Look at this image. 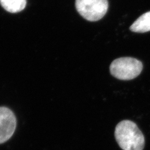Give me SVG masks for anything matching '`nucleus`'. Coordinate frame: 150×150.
<instances>
[{"label": "nucleus", "instance_id": "6", "mask_svg": "<svg viewBox=\"0 0 150 150\" xmlns=\"http://www.w3.org/2000/svg\"><path fill=\"white\" fill-rule=\"evenodd\" d=\"M2 7L11 13L22 11L26 6V0H0Z\"/></svg>", "mask_w": 150, "mask_h": 150}, {"label": "nucleus", "instance_id": "4", "mask_svg": "<svg viewBox=\"0 0 150 150\" xmlns=\"http://www.w3.org/2000/svg\"><path fill=\"white\" fill-rule=\"evenodd\" d=\"M16 127V118L14 113L7 107H0V144L11 139Z\"/></svg>", "mask_w": 150, "mask_h": 150}, {"label": "nucleus", "instance_id": "5", "mask_svg": "<svg viewBox=\"0 0 150 150\" xmlns=\"http://www.w3.org/2000/svg\"><path fill=\"white\" fill-rule=\"evenodd\" d=\"M131 31L137 33H145L150 31V11L139 17L130 26Z\"/></svg>", "mask_w": 150, "mask_h": 150}, {"label": "nucleus", "instance_id": "2", "mask_svg": "<svg viewBox=\"0 0 150 150\" xmlns=\"http://www.w3.org/2000/svg\"><path fill=\"white\" fill-rule=\"evenodd\" d=\"M142 62L132 57H121L115 59L110 67L111 75L121 80H131L142 72Z\"/></svg>", "mask_w": 150, "mask_h": 150}, {"label": "nucleus", "instance_id": "1", "mask_svg": "<svg viewBox=\"0 0 150 150\" xmlns=\"http://www.w3.org/2000/svg\"><path fill=\"white\" fill-rule=\"evenodd\" d=\"M115 137L120 148L123 150H143L145 137L136 123L123 120L117 124Z\"/></svg>", "mask_w": 150, "mask_h": 150}, {"label": "nucleus", "instance_id": "3", "mask_svg": "<svg viewBox=\"0 0 150 150\" xmlns=\"http://www.w3.org/2000/svg\"><path fill=\"white\" fill-rule=\"evenodd\" d=\"M75 6L79 14L88 21H97L107 13L108 0H76Z\"/></svg>", "mask_w": 150, "mask_h": 150}]
</instances>
